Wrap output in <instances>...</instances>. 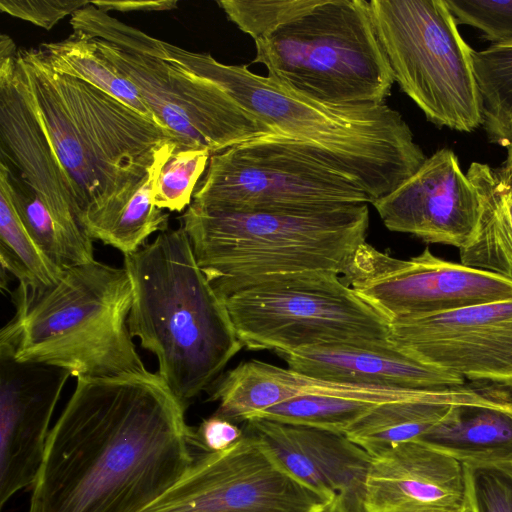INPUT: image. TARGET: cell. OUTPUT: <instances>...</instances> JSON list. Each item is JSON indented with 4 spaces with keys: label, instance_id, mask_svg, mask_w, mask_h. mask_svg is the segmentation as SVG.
<instances>
[{
    "label": "cell",
    "instance_id": "1",
    "mask_svg": "<svg viewBox=\"0 0 512 512\" xmlns=\"http://www.w3.org/2000/svg\"><path fill=\"white\" fill-rule=\"evenodd\" d=\"M194 440L158 373L78 378L50 430L28 512H141L188 471Z\"/></svg>",
    "mask_w": 512,
    "mask_h": 512
},
{
    "label": "cell",
    "instance_id": "2",
    "mask_svg": "<svg viewBox=\"0 0 512 512\" xmlns=\"http://www.w3.org/2000/svg\"><path fill=\"white\" fill-rule=\"evenodd\" d=\"M155 57L222 88L275 133L295 139L359 184L371 204L410 178L427 156L402 115L383 104L333 105L289 91L246 65L218 62L159 40Z\"/></svg>",
    "mask_w": 512,
    "mask_h": 512
},
{
    "label": "cell",
    "instance_id": "3",
    "mask_svg": "<svg viewBox=\"0 0 512 512\" xmlns=\"http://www.w3.org/2000/svg\"><path fill=\"white\" fill-rule=\"evenodd\" d=\"M17 64L69 181L79 222L129 195L182 147L169 130L123 102L54 70L39 48L18 49Z\"/></svg>",
    "mask_w": 512,
    "mask_h": 512
},
{
    "label": "cell",
    "instance_id": "4",
    "mask_svg": "<svg viewBox=\"0 0 512 512\" xmlns=\"http://www.w3.org/2000/svg\"><path fill=\"white\" fill-rule=\"evenodd\" d=\"M132 286L131 337L186 408L243 348L223 298L200 269L182 226L124 255Z\"/></svg>",
    "mask_w": 512,
    "mask_h": 512
},
{
    "label": "cell",
    "instance_id": "5",
    "mask_svg": "<svg viewBox=\"0 0 512 512\" xmlns=\"http://www.w3.org/2000/svg\"><path fill=\"white\" fill-rule=\"evenodd\" d=\"M196 261L223 299L274 276H342L366 242L367 203L236 210L192 202L180 217Z\"/></svg>",
    "mask_w": 512,
    "mask_h": 512
},
{
    "label": "cell",
    "instance_id": "6",
    "mask_svg": "<svg viewBox=\"0 0 512 512\" xmlns=\"http://www.w3.org/2000/svg\"><path fill=\"white\" fill-rule=\"evenodd\" d=\"M12 301L15 314L1 329L0 350L15 360L77 379L149 372L128 329L132 286L124 267L97 260L69 266L53 285L19 283Z\"/></svg>",
    "mask_w": 512,
    "mask_h": 512
},
{
    "label": "cell",
    "instance_id": "7",
    "mask_svg": "<svg viewBox=\"0 0 512 512\" xmlns=\"http://www.w3.org/2000/svg\"><path fill=\"white\" fill-rule=\"evenodd\" d=\"M254 42L270 79L324 103L383 104L395 82L366 0H321Z\"/></svg>",
    "mask_w": 512,
    "mask_h": 512
},
{
    "label": "cell",
    "instance_id": "8",
    "mask_svg": "<svg viewBox=\"0 0 512 512\" xmlns=\"http://www.w3.org/2000/svg\"><path fill=\"white\" fill-rule=\"evenodd\" d=\"M224 301L249 350L282 355L318 345H391L390 319L333 272L274 276Z\"/></svg>",
    "mask_w": 512,
    "mask_h": 512
},
{
    "label": "cell",
    "instance_id": "9",
    "mask_svg": "<svg viewBox=\"0 0 512 512\" xmlns=\"http://www.w3.org/2000/svg\"><path fill=\"white\" fill-rule=\"evenodd\" d=\"M372 19L395 82L438 127L482 126L475 50L445 0H371Z\"/></svg>",
    "mask_w": 512,
    "mask_h": 512
},
{
    "label": "cell",
    "instance_id": "10",
    "mask_svg": "<svg viewBox=\"0 0 512 512\" xmlns=\"http://www.w3.org/2000/svg\"><path fill=\"white\" fill-rule=\"evenodd\" d=\"M192 202L236 210L371 204L359 184L303 143L278 133L212 154Z\"/></svg>",
    "mask_w": 512,
    "mask_h": 512
},
{
    "label": "cell",
    "instance_id": "11",
    "mask_svg": "<svg viewBox=\"0 0 512 512\" xmlns=\"http://www.w3.org/2000/svg\"><path fill=\"white\" fill-rule=\"evenodd\" d=\"M89 40L135 85L159 124L182 147L215 154L275 133L218 85L164 59L126 51L105 40Z\"/></svg>",
    "mask_w": 512,
    "mask_h": 512
},
{
    "label": "cell",
    "instance_id": "12",
    "mask_svg": "<svg viewBox=\"0 0 512 512\" xmlns=\"http://www.w3.org/2000/svg\"><path fill=\"white\" fill-rule=\"evenodd\" d=\"M329 507L246 428L230 447L195 457L183 477L141 512H323Z\"/></svg>",
    "mask_w": 512,
    "mask_h": 512
},
{
    "label": "cell",
    "instance_id": "13",
    "mask_svg": "<svg viewBox=\"0 0 512 512\" xmlns=\"http://www.w3.org/2000/svg\"><path fill=\"white\" fill-rule=\"evenodd\" d=\"M341 278L390 321L512 299V281L439 258L428 247L399 259L365 242Z\"/></svg>",
    "mask_w": 512,
    "mask_h": 512
},
{
    "label": "cell",
    "instance_id": "14",
    "mask_svg": "<svg viewBox=\"0 0 512 512\" xmlns=\"http://www.w3.org/2000/svg\"><path fill=\"white\" fill-rule=\"evenodd\" d=\"M389 340L464 380L512 388V299L391 321Z\"/></svg>",
    "mask_w": 512,
    "mask_h": 512
},
{
    "label": "cell",
    "instance_id": "15",
    "mask_svg": "<svg viewBox=\"0 0 512 512\" xmlns=\"http://www.w3.org/2000/svg\"><path fill=\"white\" fill-rule=\"evenodd\" d=\"M372 205L390 231L458 249L473 238L482 214L478 189L447 147L427 157L410 178Z\"/></svg>",
    "mask_w": 512,
    "mask_h": 512
},
{
    "label": "cell",
    "instance_id": "16",
    "mask_svg": "<svg viewBox=\"0 0 512 512\" xmlns=\"http://www.w3.org/2000/svg\"><path fill=\"white\" fill-rule=\"evenodd\" d=\"M71 375L20 362L0 350V506L31 487L41 465L50 422Z\"/></svg>",
    "mask_w": 512,
    "mask_h": 512
},
{
    "label": "cell",
    "instance_id": "17",
    "mask_svg": "<svg viewBox=\"0 0 512 512\" xmlns=\"http://www.w3.org/2000/svg\"><path fill=\"white\" fill-rule=\"evenodd\" d=\"M246 428L290 475L327 500L332 512H365L372 457L346 435L264 418L247 420Z\"/></svg>",
    "mask_w": 512,
    "mask_h": 512
},
{
    "label": "cell",
    "instance_id": "18",
    "mask_svg": "<svg viewBox=\"0 0 512 512\" xmlns=\"http://www.w3.org/2000/svg\"><path fill=\"white\" fill-rule=\"evenodd\" d=\"M17 52H0V162L20 176L64 224L84 230L67 176L28 97Z\"/></svg>",
    "mask_w": 512,
    "mask_h": 512
},
{
    "label": "cell",
    "instance_id": "19",
    "mask_svg": "<svg viewBox=\"0 0 512 512\" xmlns=\"http://www.w3.org/2000/svg\"><path fill=\"white\" fill-rule=\"evenodd\" d=\"M466 498L464 465L420 440L372 457L365 512H454Z\"/></svg>",
    "mask_w": 512,
    "mask_h": 512
},
{
    "label": "cell",
    "instance_id": "20",
    "mask_svg": "<svg viewBox=\"0 0 512 512\" xmlns=\"http://www.w3.org/2000/svg\"><path fill=\"white\" fill-rule=\"evenodd\" d=\"M441 388L406 389L329 380L252 359L222 375L214 383L209 400L219 403L217 415L246 422L267 408L301 396L347 397L383 404L430 397Z\"/></svg>",
    "mask_w": 512,
    "mask_h": 512
},
{
    "label": "cell",
    "instance_id": "21",
    "mask_svg": "<svg viewBox=\"0 0 512 512\" xmlns=\"http://www.w3.org/2000/svg\"><path fill=\"white\" fill-rule=\"evenodd\" d=\"M287 368L343 382L406 389L465 384L457 375L429 366L395 346L318 345L279 355Z\"/></svg>",
    "mask_w": 512,
    "mask_h": 512
},
{
    "label": "cell",
    "instance_id": "22",
    "mask_svg": "<svg viewBox=\"0 0 512 512\" xmlns=\"http://www.w3.org/2000/svg\"><path fill=\"white\" fill-rule=\"evenodd\" d=\"M511 397L498 386L466 383L447 386L430 397L380 404L350 426L344 435L375 457L397 444L421 438L455 405L490 404Z\"/></svg>",
    "mask_w": 512,
    "mask_h": 512
},
{
    "label": "cell",
    "instance_id": "23",
    "mask_svg": "<svg viewBox=\"0 0 512 512\" xmlns=\"http://www.w3.org/2000/svg\"><path fill=\"white\" fill-rule=\"evenodd\" d=\"M417 440L462 464H512V397L455 405Z\"/></svg>",
    "mask_w": 512,
    "mask_h": 512
},
{
    "label": "cell",
    "instance_id": "24",
    "mask_svg": "<svg viewBox=\"0 0 512 512\" xmlns=\"http://www.w3.org/2000/svg\"><path fill=\"white\" fill-rule=\"evenodd\" d=\"M468 177L482 199V214L473 238L459 249L460 263L512 281V183L497 168L472 162Z\"/></svg>",
    "mask_w": 512,
    "mask_h": 512
},
{
    "label": "cell",
    "instance_id": "25",
    "mask_svg": "<svg viewBox=\"0 0 512 512\" xmlns=\"http://www.w3.org/2000/svg\"><path fill=\"white\" fill-rule=\"evenodd\" d=\"M166 160L155 164L128 196L80 218L92 240L127 255L140 249L151 234L168 229L169 214L155 206L152 192L153 182Z\"/></svg>",
    "mask_w": 512,
    "mask_h": 512
},
{
    "label": "cell",
    "instance_id": "26",
    "mask_svg": "<svg viewBox=\"0 0 512 512\" xmlns=\"http://www.w3.org/2000/svg\"><path fill=\"white\" fill-rule=\"evenodd\" d=\"M0 181L6 185L29 233L56 264L65 269L95 260L93 240L88 234L64 224L34 190L3 162H0Z\"/></svg>",
    "mask_w": 512,
    "mask_h": 512
},
{
    "label": "cell",
    "instance_id": "27",
    "mask_svg": "<svg viewBox=\"0 0 512 512\" xmlns=\"http://www.w3.org/2000/svg\"><path fill=\"white\" fill-rule=\"evenodd\" d=\"M39 50L54 70L98 88L159 124L135 85L89 39L71 34L59 42L43 43Z\"/></svg>",
    "mask_w": 512,
    "mask_h": 512
},
{
    "label": "cell",
    "instance_id": "28",
    "mask_svg": "<svg viewBox=\"0 0 512 512\" xmlns=\"http://www.w3.org/2000/svg\"><path fill=\"white\" fill-rule=\"evenodd\" d=\"M0 263L21 284H55L64 269L38 245L18 215L6 185L0 181Z\"/></svg>",
    "mask_w": 512,
    "mask_h": 512
},
{
    "label": "cell",
    "instance_id": "29",
    "mask_svg": "<svg viewBox=\"0 0 512 512\" xmlns=\"http://www.w3.org/2000/svg\"><path fill=\"white\" fill-rule=\"evenodd\" d=\"M473 63L487 139L506 148L512 144V45L475 51Z\"/></svg>",
    "mask_w": 512,
    "mask_h": 512
},
{
    "label": "cell",
    "instance_id": "30",
    "mask_svg": "<svg viewBox=\"0 0 512 512\" xmlns=\"http://www.w3.org/2000/svg\"><path fill=\"white\" fill-rule=\"evenodd\" d=\"M378 405L380 404L355 398L307 395L279 403L251 418L312 426L344 434L350 426Z\"/></svg>",
    "mask_w": 512,
    "mask_h": 512
},
{
    "label": "cell",
    "instance_id": "31",
    "mask_svg": "<svg viewBox=\"0 0 512 512\" xmlns=\"http://www.w3.org/2000/svg\"><path fill=\"white\" fill-rule=\"evenodd\" d=\"M211 155L207 149L178 147L162 164L153 182L155 206L171 212L187 209Z\"/></svg>",
    "mask_w": 512,
    "mask_h": 512
},
{
    "label": "cell",
    "instance_id": "32",
    "mask_svg": "<svg viewBox=\"0 0 512 512\" xmlns=\"http://www.w3.org/2000/svg\"><path fill=\"white\" fill-rule=\"evenodd\" d=\"M321 0H220L217 4L237 27L261 39L306 14Z\"/></svg>",
    "mask_w": 512,
    "mask_h": 512
},
{
    "label": "cell",
    "instance_id": "33",
    "mask_svg": "<svg viewBox=\"0 0 512 512\" xmlns=\"http://www.w3.org/2000/svg\"><path fill=\"white\" fill-rule=\"evenodd\" d=\"M475 512H512V464H463Z\"/></svg>",
    "mask_w": 512,
    "mask_h": 512
},
{
    "label": "cell",
    "instance_id": "34",
    "mask_svg": "<svg viewBox=\"0 0 512 512\" xmlns=\"http://www.w3.org/2000/svg\"><path fill=\"white\" fill-rule=\"evenodd\" d=\"M458 24L478 29L491 45H512V0H445Z\"/></svg>",
    "mask_w": 512,
    "mask_h": 512
},
{
    "label": "cell",
    "instance_id": "35",
    "mask_svg": "<svg viewBox=\"0 0 512 512\" xmlns=\"http://www.w3.org/2000/svg\"><path fill=\"white\" fill-rule=\"evenodd\" d=\"M90 1L72 0H0V9L13 17H17L46 30H50L61 19L73 15Z\"/></svg>",
    "mask_w": 512,
    "mask_h": 512
},
{
    "label": "cell",
    "instance_id": "36",
    "mask_svg": "<svg viewBox=\"0 0 512 512\" xmlns=\"http://www.w3.org/2000/svg\"><path fill=\"white\" fill-rule=\"evenodd\" d=\"M194 431L195 447H200L205 452L222 451L238 441L243 435V430L237 425L217 414L204 419Z\"/></svg>",
    "mask_w": 512,
    "mask_h": 512
},
{
    "label": "cell",
    "instance_id": "37",
    "mask_svg": "<svg viewBox=\"0 0 512 512\" xmlns=\"http://www.w3.org/2000/svg\"><path fill=\"white\" fill-rule=\"evenodd\" d=\"M100 10L109 11H166L177 8L178 1H91Z\"/></svg>",
    "mask_w": 512,
    "mask_h": 512
},
{
    "label": "cell",
    "instance_id": "38",
    "mask_svg": "<svg viewBox=\"0 0 512 512\" xmlns=\"http://www.w3.org/2000/svg\"><path fill=\"white\" fill-rule=\"evenodd\" d=\"M506 149V158L502 164L497 167V170L504 179L512 183V144L506 147Z\"/></svg>",
    "mask_w": 512,
    "mask_h": 512
},
{
    "label": "cell",
    "instance_id": "39",
    "mask_svg": "<svg viewBox=\"0 0 512 512\" xmlns=\"http://www.w3.org/2000/svg\"><path fill=\"white\" fill-rule=\"evenodd\" d=\"M454 512H475V510H474V508H473V506H472L468 496H467L466 501L463 504V506L460 509H458V510H456Z\"/></svg>",
    "mask_w": 512,
    "mask_h": 512
},
{
    "label": "cell",
    "instance_id": "40",
    "mask_svg": "<svg viewBox=\"0 0 512 512\" xmlns=\"http://www.w3.org/2000/svg\"><path fill=\"white\" fill-rule=\"evenodd\" d=\"M323 512H332V511L330 510V507H329L328 509H326V510H325V511H323Z\"/></svg>",
    "mask_w": 512,
    "mask_h": 512
}]
</instances>
